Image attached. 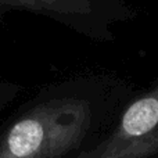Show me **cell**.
<instances>
[{"mask_svg": "<svg viewBox=\"0 0 158 158\" xmlns=\"http://www.w3.org/2000/svg\"><path fill=\"white\" fill-rule=\"evenodd\" d=\"M121 137L128 143L118 157L136 158L158 147V92L133 103L123 115Z\"/></svg>", "mask_w": 158, "mask_h": 158, "instance_id": "1", "label": "cell"}, {"mask_svg": "<svg viewBox=\"0 0 158 158\" xmlns=\"http://www.w3.org/2000/svg\"><path fill=\"white\" fill-rule=\"evenodd\" d=\"M43 140V128L35 119L18 122L8 135V147L15 157L24 158L36 153Z\"/></svg>", "mask_w": 158, "mask_h": 158, "instance_id": "2", "label": "cell"}]
</instances>
